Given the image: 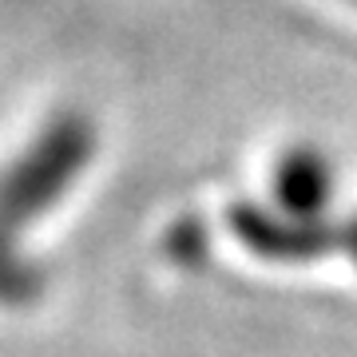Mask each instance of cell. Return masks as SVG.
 <instances>
[{
  "label": "cell",
  "mask_w": 357,
  "mask_h": 357,
  "mask_svg": "<svg viewBox=\"0 0 357 357\" xmlns=\"http://www.w3.org/2000/svg\"><path fill=\"white\" fill-rule=\"evenodd\" d=\"M230 227L255 255L282 258V262H310L342 250V227L330 218H298L286 211L238 203L230 211Z\"/></svg>",
  "instance_id": "cell-1"
},
{
  "label": "cell",
  "mask_w": 357,
  "mask_h": 357,
  "mask_svg": "<svg viewBox=\"0 0 357 357\" xmlns=\"http://www.w3.org/2000/svg\"><path fill=\"white\" fill-rule=\"evenodd\" d=\"M333 163L330 155L318 151V147H290V151L278 159L274 167V199H278V211L298 218H326L333 203Z\"/></svg>",
  "instance_id": "cell-2"
},
{
  "label": "cell",
  "mask_w": 357,
  "mask_h": 357,
  "mask_svg": "<svg viewBox=\"0 0 357 357\" xmlns=\"http://www.w3.org/2000/svg\"><path fill=\"white\" fill-rule=\"evenodd\" d=\"M337 227H342V255H349L357 262V215L337 222Z\"/></svg>",
  "instance_id": "cell-3"
},
{
  "label": "cell",
  "mask_w": 357,
  "mask_h": 357,
  "mask_svg": "<svg viewBox=\"0 0 357 357\" xmlns=\"http://www.w3.org/2000/svg\"><path fill=\"white\" fill-rule=\"evenodd\" d=\"M354 4H357V0H354Z\"/></svg>",
  "instance_id": "cell-4"
}]
</instances>
